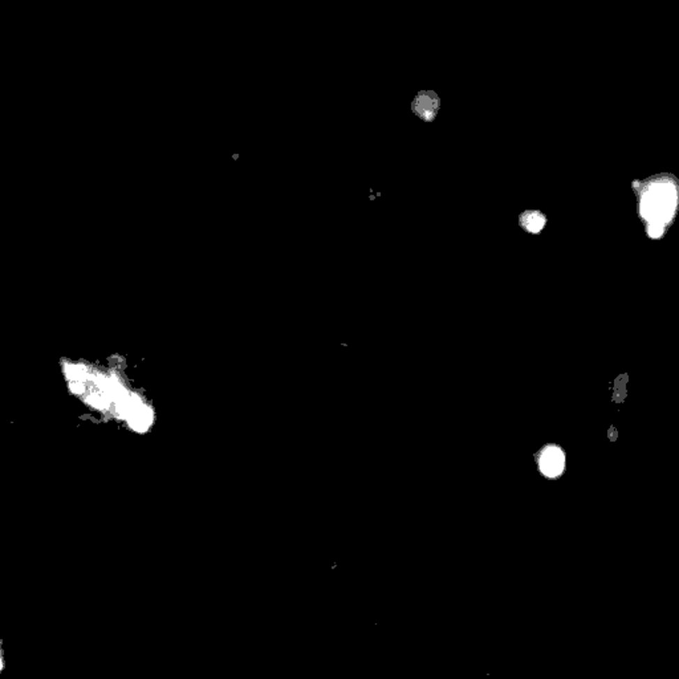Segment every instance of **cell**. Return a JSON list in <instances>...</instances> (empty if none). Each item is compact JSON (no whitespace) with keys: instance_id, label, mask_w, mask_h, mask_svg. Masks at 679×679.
I'll return each instance as SVG.
<instances>
[{"instance_id":"cell-1","label":"cell","mask_w":679,"mask_h":679,"mask_svg":"<svg viewBox=\"0 0 679 679\" xmlns=\"http://www.w3.org/2000/svg\"><path fill=\"white\" fill-rule=\"evenodd\" d=\"M438 109V98L433 94H421L415 104V112L425 120H431Z\"/></svg>"},{"instance_id":"cell-2","label":"cell","mask_w":679,"mask_h":679,"mask_svg":"<svg viewBox=\"0 0 679 679\" xmlns=\"http://www.w3.org/2000/svg\"><path fill=\"white\" fill-rule=\"evenodd\" d=\"M564 466V456L560 453V450L558 449H551L548 450L546 454H544V458H543V462H542V467L544 470L546 475H556L559 474L561 471V468Z\"/></svg>"},{"instance_id":"cell-3","label":"cell","mask_w":679,"mask_h":679,"mask_svg":"<svg viewBox=\"0 0 679 679\" xmlns=\"http://www.w3.org/2000/svg\"><path fill=\"white\" fill-rule=\"evenodd\" d=\"M523 225L530 231L537 232L542 227L544 226V218L537 213L525 214L523 216Z\"/></svg>"}]
</instances>
